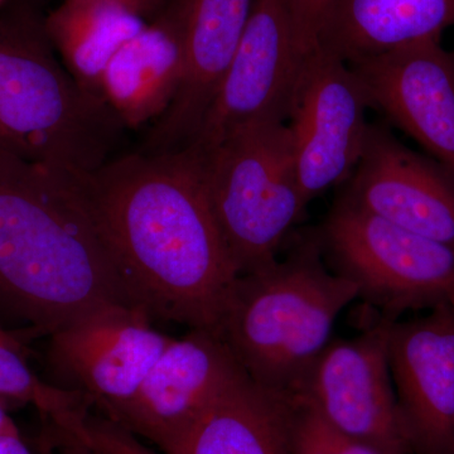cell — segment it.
I'll use <instances>...</instances> for the list:
<instances>
[{
	"instance_id": "d4e9b609",
	"label": "cell",
	"mask_w": 454,
	"mask_h": 454,
	"mask_svg": "<svg viewBox=\"0 0 454 454\" xmlns=\"http://www.w3.org/2000/svg\"><path fill=\"white\" fill-rule=\"evenodd\" d=\"M0 454H35L16 428L0 434ZM42 454V453H41Z\"/></svg>"
},
{
	"instance_id": "5bb4252c",
	"label": "cell",
	"mask_w": 454,
	"mask_h": 454,
	"mask_svg": "<svg viewBox=\"0 0 454 454\" xmlns=\"http://www.w3.org/2000/svg\"><path fill=\"white\" fill-rule=\"evenodd\" d=\"M387 355L411 454H454V307L394 321Z\"/></svg>"
},
{
	"instance_id": "603a6c76",
	"label": "cell",
	"mask_w": 454,
	"mask_h": 454,
	"mask_svg": "<svg viewBox=\"0 0 454 454\" xmlns=\"http://www.w3.org/2000/svg\"><path fill=\"white\" fill-rule=\"evenodd\" d=\"M295 42L303 53L318 44L319 33L334 0H282Z\"/></svg>"
},
{
	"instance_id": "6da1fadb",
	"label": "cell",
	"mask_w": 454,
	"mask_h": 454,
	"mask_svg": "<svg viewBox=\"0 0 454 454\" xmlns=\"http://www.w3.org/2000/svg\"><path fill=\"white\" fill-rule=\"evenodd\" d=\"M149 318L217 333L238 279L190 149L133 153L65 172Z\"/></svg>"
},
{
	"instance_id": "83f0119b",
	"label": "cell",
	"mask_w": 454,
	"mask_h": 454,
	"mask_svg": "<svg viewBox=\"0 0 454 454\" xmlns=\"http://www.w3.org/2000/svg\"><path fill=\"white\" fill-rule=\"evenodd\" d=\"M0 343H4V345L13 346V348L23 349L22 343H20L13 334L5 331L2 325H0Z\"/></svg>"
},
{
	"instance_id": "8fae6325",
	"label": "cell",
	"mask_w": 454,
	"mask_h": 454,
	"mask_svg": "<svg viewBox=\"0 0 454 454\" xmlns=\"http://www.w3.org/2000/svg\"><path fill=\"white\" fill-rule=\"evenodd\" d=\"M370 109L415 140L454 176V52L441 38L348 64Z\"/></svg>"
},
{
	"instance_id": "cb8c5ba5",
	"label": "cell",
	"mask_w": 454,
	"mask_h": 454,
	"mask_svg": "<svg viewBox=\"0 0 454 454\" xmlns=\"http://www.w3.org/2000/svg\"><path fill=\"white\" fill-rule=\"evenodd\" d=\"M42 444L50 447L55 454H98L73 432L50 420H44Z\"/></svg>"
},
{
	"instance_id": "2e32d148",
	"label": "cell",
	"mask_w": 454,
	"mask_h": 454,
	"mask_svg": "<svg viewBox=\"0 0 454 454\" xmlns=\"http://www.w3.org/2000/svg\"><path fill=\"white\" fill-rule=\"evenodd\" d=\"M182 8L168 0L106 66L98 95L125 127L157 121L177 91L182 74Z\"/></svg>"
},
{
	"instance_id": "5b68a950",
	"label": "cell",
	"mask_w": 454,
	"mask_h": 454,
	"mask_svg": "<svg viewBox=\"0 0 454 454\" xmlns=\"http://www.w3.org/2000/svg\"><path fill=\"white\" fill-rule=\"evenodd\" d=\"M191 152L239 276L276 262L307 207L286 122L244 128Z\"/></svg>"
},
{
	"instance_id": "f1b7e54d",
	"label": "cell",
	"mask_w": 454,
	"mask_h": 454,
	"mask_svg": "<svg viewBox=\"0 0 454 454\" xmlns=\"http://www.w3.org/2000/svg\"><path fill=\"white\" fill-rule=\"evenodd\" d=\"M42 454H55V452H53L50 447L43 446V444H42Z\"/></svg>"
},
{
	"instance_id": "7c38bea8",
	"label": "cell",
	"mask_w": 454,
	"mask_h": 454,
	"mask_svg": "<svg viewBox=\"0 0 454 454\" xmlns=\"http://www.w3.org/2000/svg\"><path fill=\"white\" fill-rule=\"evenodd\" d=\"M340 199L454 252V176L370 124L360 162Z\"/></svg>"
},
{
	"instance_id": "d6986e66",
	"label": "cell",
	"mask_w": 454,
	"mask_h": 454,
	"mask_svg": "<svg viewBox=\"0 0 454 454\" xmlns=\"http://www.w3.org/2000/svg\"><path fill=\"white\" fill-rule=\"evenodd\" d=\"M145 26L137 12L110 0H64L44 18L47 35L62 64L98 98L106 66Z\"/></svg>"
},
{
	"instance_id": "9c48e42d",
	"label": "cell",
	"mask_w": 454,
	"mask_h": 454,
	"mask_svg": "<svg viewBox=\"0 0 454 454\" xmlns=\"http://www.w3.org/2000/svg\"><path fill=\"white\" fill-rule=\"evenodd\" d=\"M49 337L50 384L83 394L106 418L129 402L172 340L130 306L98 310Z\"/></svg>"
},
{
	"instance_id": "44dd1931",
	"label": "cell",
	"mask_w": 454,
	"mask_h": 454,
	"mask_svg": "<svg viewBox=\"0 0 454 454\" xmlns=\"http://www.w3.org/2000/svg\"><path fill=\"white\" fill-rule=\"evenodd\" d=\"M292 403L293 454H382L333 428L309 406L295 400Z\"/></svg>"
},
{
	"instance_id": "9a60e30c",
	"label": "cell",
	"mask_w": 454,
	"mask_h": 454,
	"mask_svg": "<svg viewBox=\"0 0 454 454\" xmlns=\"http://www.w3.org/2000/svg\"><path fill=\"white\" fill-rule=\"evenodd\" d=\"M182 74L145 140L146 153L186 148L201 127L249 22L255 0H179Z\"/></svg>"
},
{
	"instance_id": "30bf717a",
	"label": "cell",
	"mask_w": 454,
	"mask_h": 454,
	"mask_svg": "<svg viewBox=\"0 0 454 454\" xmlns=\"http://www.w3.org/2000/svg\"><path fill=\"white\" fill-rule=\"evenodd\" d=\"M303 56L282 0H255L219 91L186 148L201 153L244 128L286 122Z\"/></svg>"
},
{
	"instance_id": "3957f363",
	"label": "cell",
	"mask_w": 454,
	"mask_h": 454,
	"mask_svg": "<svg viewBox=\"0 0 454 454\" xmlns=\"http://www.w3.org/2000/svg\"><path fill=\"white\" fill-rule=\"evenodd\" d=\"M32 0L0 11V153L64 172L110 160L125 124L62 64Z\"/></svg>"
},
{
	"instance_id": "277c9868",
	"label": "cell",
	"mask_w": 454,
	"mask_h": 454,
	"mask_svg": "<svg viewBox=\"0 0 454 454\" xmlns=\"http://www.w3.org/2000/svg\"><path fill=\"white\" fill-rule=\"evenodd\" d=\"M355 300L356 286L331 270L313 232L286 258L238 277L217 333L255 384L291 397Z\"/></svg>"
},
{
	"instance_id": "52a82bcc",
	"label": "cell",
	"mask_w": 454,
	"mask_h": 454,
	"mask_svg": "<svg viewBox=\"0 0 454 454\" xmlns=\"http://www.w3.org/2000/svg\"><path fill=\"white\" fill-rule=\"evenodd\" d=\"M367 109L363 86L343 59L318 44L304 53L286 125L307 205L351 177L365 148Z\"/></svg>"
},
{
	"instance_id": "7a4b0ae2",
	"label": "cell",
	"mask_w": 454,
	"mask_h": 454,
	"mask_svg": "<svg viewBox=\"0 0 454 454\" xmlns=\"http://www.w3.org/2000/svg\"><path fill=\"white\" fill-rule=\"evenodd\" d=\"M0 301L47 336L107 307H134L112 254L65 172L4 153Z\"/></svg>"
},
{
	"instance_id": "e0dca14e",
	"label": "cell",
	"mask_w": 454,
	"mask_h": 454,
	"mask_svg": "<svg viewBox=\"0 0 454 454\" xmlns=\"http://www.w3.org/2000/svg\"><path fill=\"white\" fill-rule=\"evenodd\" d=\"M292 413L243 370L166 454H293Z\"/></svg>"
},
{
	"instance_id": "ac0fdd59",
	"label": "cell",
	"mask_w": 454,
	"mask_h": 454,
	"mask_svg": "<svg viewBox=\"0 0 454 454\" xmlns=\"http://www.w3.org/2000/svg\"><path fill=\"white\" fill-rule=\"evenodd\" d=\"M454 27V0H334L318 46L346 64L441 38Z\"/></svg>"
},
{
	"instance_id": "4316f807",
	"label": "cell",
	"mask_w": 454,
	"mask_h": 454,
	"mask_svg": "<svg viewBox=\"0 0 454 454\" xmlns=\"http://www.w3.org/2000/svg\"><path fill=\"white\" fill-rule=\"evenodd\" d=\"M9 405H11V403L7 400L0 399V434L17 427L8 413Z\"/></svg>"
},
{
	"instance_id": "484cf974",
	"label": "cell",
	"mask_w": 454,
	"mask_h": 454,
	"mask_svg": "<svg viewBox=\"0 0 454 454\" xmlns=\"http://www.w3.org/2000/svg\"><path fill=\"white\" fill-rule=\"evenodd\" d=\"M110 2L121 3L125 7L130 8L131 11L137 12L145 20L146 18L153 20L160 13V9L168 3V0H110Z\"/></svg>"
},
{
	"instance_id": "8992f818",
	"label": "cell",
	"mask_w": 454,
	"mask_h": 454,
	"mask_svg": "<svg viewBox=\"0 0 454 454\" xmlns=\"http://www.w3.org/2000/svg\"><path fill=\"white\" fill-rule=\"evenodd\" d=\"M333 273L397 321L408 310L454 307V252L337 197L316 231Z\"/></svg>"
},
{
	"instance_id": "4fadbf2b",
	"label": "cell",
	"mask_w": 454,
	"mask_h": 454,
	"mask_svg": "<svg viewBox=\"0 0 454 454\" xmlns=\"http://www.w3.org/2000/svg\"><path fill=\"white\" fill-rule=\"evenodd\" d=\"M241 372L219 333L190 330L170 340L134 396L109 419L166 454Z\"/></svg>"
},
{
	"instance_id": "ffe728a7",
	"label": "cell",
	"mask_w": 454,
	"mask_h": 454,
	"mask_svg": "<svg viewBox=\"0 0 454 454\" xmlns=\"http://www.w3.org/2000/svg\"><path fill=\"white\" fill-rule=\"evenodd\" d=\"M0 399L35 406L42 418L62 423L88 414L91 400L83 394L42 380L27 364L22 348L0 343Z\"/></svg>"
},
{
	"instance_id": "ba28073f",
	"label": "cell",
	"mask_w": 454,
	"mask_h": 454,
	"mask_svg": "<svg viewBox=\"0 0 454 454\" xmlns=\"http://www.w3.org/2000/svg\"><path fill=\"white\" fill-rule=\"evenodd\" d=\"M390 324L380 318L354 339L331 340L289 399L382 454H411L390 372Z\"/></svg>"
},
{
	"instance_id": "7402d4cb",
	"label": "cell",
	"mask_w": 454,
	"mask_h": 454,
	"mask_svg": "<svg viewBox=\"0 0 454 454\" xmlns=\"http://www.w3.org/2000/svg\"><path fill=\"white\" fill-rule=\"evenodd\" d=\"M73 432L98 454H160L140 442V438L104 415L88 414L65 424H57ZM163 454V453H162Z\"/></svg>"
}]
</instances>
